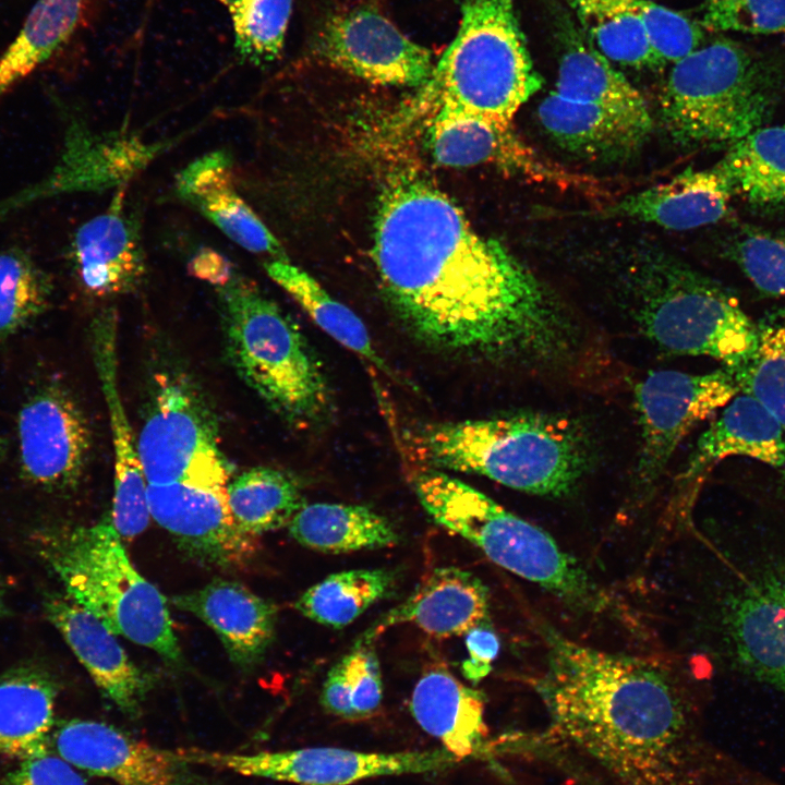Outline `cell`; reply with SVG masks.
<instances>
[{"label": "cell", "mask_w": 785, "mask_h": 785, "mask_svg": "<svg viewBox=\"0 0 785 785\" xmlns=\"http://www.w3.org/2000/svg\"><path fill=\"white\" fill-rule=\"evenodd\" d=\"M373 258L396 317L430 349L532 367L575 352L577 329L558 299L418 171L384 184Z\"/></svg>", "instance_id": "obj_1"}, {"label": "cell", "mask_w": 785, "mask_h": 785, "mask_svg": "<svg viewBox=\"0 0 785 785\" xmlns=\"http://www.w3.org/2000/svg\"><path fill=\"white\" fill-rule=\"evenodd\" d=\"M507 753L551 763L575 785H697L689 699L665 665L602 671L546 710Z\"/></svg>", "instance_id": "obj_2"}, {"label": "cell", "mask_w": 785, "mask_h": 785, "mask_svg": "<svg viewBox=\"0 0 785 785\" xmlns=\"http://www.w3.org/2000/svg\"><path fill=\"white\" fill-rule=\"evenodd\" d=\"M416 440L435 468L481 475L545 497L572 493L593 454L588 434L576 421L541 412L428 424Z\"/></svg>", "instance_id": "obj_3"}, {"label": "cell", "mask_w": 785, "mask_h": 785, "mask_svg": "<svg viewBox=\"0 0 785 785\" xmlns=\"http://www.w3.org/2000/svg\"><path fill=\"white\" fill-rule=\"evenodd\" d=\"M411 485L437 524L475 545L496 565L547 591L569 611L593 617L623 615L613 594L542 528L436 469L419 472Z\"/></svg>", "instance_id": "obj_4"}, {"label": "cell", "mask_w": 785, "mask_h": 785, "mask_svg": "<svg viewBox=\"0 0 785 785\" xmlns=\"http://www.w3.org/2000/svg\"><path fill=\"white\" fill-rule=\"evenodd\" d=\"M630 253L621 288L649 340L671 353L709 357L732 369L748 361L757 325L732 292L666 253Z\"/></svg>", "instance_id": "obj_5"}, {"label": "cell", "mask_w": 785, "mask_h": 785, "mask_svg": "<svg viewBox=\"0 0 785 785\" xmlns=\"http://www.w3.org/2000/svg\"><path fill=\"white\" fill-rule=\"evenodd\" d=\"M782 78L773 61L716 39L673 63L661 95V121L684 148H727L764 125Z\"/></svg>", "instance_id": "obj_6"}, {"label": "cell", "mask_w": 785, "mask_h": 785, "mask_svg": "<svg viewBox=\"0 0 785 785\" xmlns=\"http://www.w3.org/2000/svg\"><path fill=\"white\" fill-rule=\"evenodd\" d=\"M515 0H463L455 37L422 104L433 116H468L510 124L542 86L516 15Z\"/></svg>", "instance_id": "obj_7"}, {"label": "cell", "mask_w": 785, "mask_h": 785, "mask_svg": "<svg viewBox=\"0 0 785 785\" xmlns=\"http://www.w3.org/2000/svg\"><path fill=\"white\" fill-rule=\"evenodd\" d=\"M218 288L227 354L238 375L290 423L315 425L328 419L327 378L293 319L235 273Z\"/></svg>", "instance_id": "obj_8"}, {"label": "cell", "mask_w": 785, "mask_h": 785, "mask_svg": "<svg viewBox=\"0 0 785 785\" xmlns=\"http://www.w3.org/2000/svg\"><path fill=\"white\" fill-rule=\"evenodd\" d=\"M43 554L68 596L114 635L182 663L166 597L134 568L108 519L52 534Z\"/></svg>", "instance_id": "obj_9"}, {"label": "cell", "mask_w": 785, "mask_h": 785, "mask_svg": "<svg viewBox=\"0 0 785 785\" xmlns=\"http://www.w3.org/2000/svg\"><path fill=\"white\" fill-rule=\"evenodd\" d=\"M147 484L225 491L229 466L214 421L201 397L182 377L159 373L148 415L136 443Z\"/></svg>", "instance_id": "obj_10"}, {"label": "cell", "mask_w": 785, "mask_h": 785, "mask_svg": "<svg viewBox=\"0 0 785 785\" xmlns=\"http://www.w3.org/2000/svg\"><path fill=\"white\" fill-rule=\"evenodd\" d=\"M192 765L232 771L244 776L297 785H350L387 775L442 772L462 764L446 749L404 752H362L335 747H311L257 753H230L200 748L177 750Z\"/></svg>", "instance_id": "obj_11"}, {"label": "cell", "mask_w": 785, "mask_h": 785, "mask_svg": "<svg viewBox=\"0 0 785 785\" xmlns=\"http://www.w3.org/2000/svg\"><path fill=\"white\" fill-rule=\"evenodd\" d=\"M739 391L734 372L727 366L702 374L654 371L639 382L633 392L640 427L637 491L645 495L686 435Z\"/></svg>", "instance_id": "obj_12"}, {"label": "cell", "mask_w": 785, "mask_h": 785, "mask_svg": "<svg viewBox=\"0 0 785 785\" xmlns=\"http://www.w3.org/2000/svg\"><path fill=\"white\" fill-rule=\"evenodd\" d=\"M313 52L334 68L386 86L422 87L436 63L426 47L369 5L330 16L314 39Z\"/></svg>", "instance_id": "obj_13"}, {"label": "cell", "mask_w": 785, "mask_h": 785, "mask_svg": "<svg viewBox=\"0 0 785 785\" xmlns=\"http://www.w3.org/2000/svg\"><path fill=\"white\" fill-rule=\"evenodd\" d=\"M146 494L150 517L193 559L222 569L241 568L252 560L256 536L234 520L227 490L147 484Z\"/></svg>", "instance_id": "obj_14"}, {"label": "cell", "mask_w": 785, "mask_h": 785, "mask_svg": "<svg viewBox=\"0 0 785 785\" xmlns=\"http://www.w3.org/2000/svg\"><path fill=\"white\" fill-rule=\"evenodd\" d=\"M73 766L119 785H204L177 751L158 749L97 721L53 726L49 750Z\"/></svg>", "instance_id": "obj_15"}, {"label": "cell", "mask_w": 785, "mask_h": 785, "mask_svg": "<svg viewBox=\"0 0 785 785\" xmlns=\"http://www.w3.org/2000/svg\"><path fill=\"white\" fill-rule=\"evenodd\" d=\"M427 147L439 165L466 167L495 165L532 181L558 188L589 190L593 178L573 173L527 145L504 124L468 116H433L427 125Z\"/></svg>", "instance_id": "obj_16"}, {"label": "cell", "mask_w": 785, "mask_h": 785, "mask_svg": "<svg viewBox=\"0 0 785 785\" xmlns=\"http://www.w3.org/2000/svg\"><path fill=\"white\" fill-rule=\"evenodd\" d=\"M20 464L24 475L44 487L73 484L90 448L87 421L61 388L47 386L21 408L17 421Z\"/></svg>", "instance_id": "obj_17"}, {"label": "cell", "mask_w": 785, "mask_h": 785, "mask_svg": "<svg viewBox=\"0 0 785 785\" xmlns=\"http://www.w3.org/2000/svg\"><path fill=\"white\" fill-rule=\"evenodd\" d=\"M720 628L733 661L785 695V600L756 567L722 601Z\"/></svg>", "instance_id": "obj_18"}, {"label": "cell", "mask_w": 785, "mask_h": 785, "mask_svg": "<svg viewBox=\"0 0 785 785\" xmlns=\"http://www.w3.org/2000/svg\"><path fill=\"white\" fill-rule=\"evenodd\" d=\"M64 150L50 181L51 193L106 192L130 185L159 156L186 133L147 141L126 125L94 131L75 121L67 130Z\"/></svg>", "instance_id": "obj_19"}, {"label": "cell", "mask_w": 785, "mask_h": 785, "mask_svg": "<svg viewBox=\"0 0 785 785\" xmlns=\"http://www.w3.org/2000/svg\"><path fill=\"white\" fill-rule=\"evenodd\" d=\"M129 185L114 191L105 212L74 233L71 261L82 288L97 298L135 290L146 273L141 224L128 205Z\"/></svg>", "instance_id": "obj_20"}, {"label": "cell", "mask_w": 785, "mask_h": 785, "mask_svg": "<svg viewBox=\"0 0 785 785\" xmlns=\"http://www.w3.org/2000/svg\"><path fill=\"white\" fill-rule=\"evenodd\" d=\"M117 315L112 310L93 323L92 349L105 397L114 454V494L110 522L120 538L132 539L148 526L147 483L118 386Z\"/></svg>", "instance_id": "obj_21"}, {"label": "cell", "mask_w": 785, "mask_h": 785, "mask_svg": "<svg viewBox=\"0 0 785 785\" xmlns=\"http://www.w3.org/2000/svg\"><path fill=\"white\" fill-rule=\"evenodd\" d=\"M174 191L242 249L271 259L287 258L281 242L240 191L228 150H212L192 160L176 174Z\"/></svg>", "instance_id": "obj_22"}, {"label": "cell", "mask_w": 785, "mask_h": 785, "mask_svg": "<svg viewBox=\"0 0 785 785\" xmlns=\"http://www.w3.org/2000/svg\"><path fill=\"white\" fill-rule=\"evenodd\" d=\"M536 113L543 130L560 148L590 161L631 157L653 129L650 111L573 101L555 92L542 100Z\"/></svg>", "instance_id": "obj_23"}, {"label": "cell", "mask_w": 785, "mask_h": 785, "mask_svg": "<svg viewBox=\"0 0 785 785\" xmlns=\"http://www.w3.org/2000/svg\"><path fill=\"white\" fill-rule=\"evenodd\" d=\"M47 614L104 696L125 715L138 716L150 680L130 661L114 633L69 596L51 599Z\"/></svg>", "instance_id": "obj_24"}, {"label": "cell", "mask_w": 785, "mask_h": 785, "mask_svg": "<svg viewBox=\"0 0 785 785\" xmlns=\"http://www.w3.org/2000/svg\"><path fill=\"white\" fill-rule=\"evenodd\" d=\"M171 602L208 625L231 662L242 671L256 667L275 638L276 605L239 582L216 579L201 589L172 596Z\"/></svg>", "instance_id": "obj_25"}, {"label": "cell", "mask_w": 785, "mask_h": 785, "mask_svg": "<svg viewBox=\"0 0 785 785\" xmlns=\"http://www.w3.org/2000/svg\"><path fill=\"white\" fill-rule=\"evenodd\" d=\"M734 195L730 180L717 161L705 169L688 168L669 181L627 195L599 214L688 230L721 220Z\"/></svg>", "instance_id": "obj_26"}, {"label": "cell", "mask_w": 785, "mask_h": 785, "mask_svg": "<svg viewBox=\"0 0 785 785\" xmlns=\"http://www.w3.org/2000/svg\"><path fill=\"white\" fill-rule=\"evenodd\" d=\"M488 604V590L475 575L457 567L435 568L408 599L385 614L358 642L372 643L387 628L404 623L434 637L466 635L490 621Z\"/></svg>", "instance_id": "obj_27"}, {"label": "cell", "mask_w": 785, "mask_h": 785, "mask_svg": "<svg viewBox=\"0 0 785 785\" xmlns=\"http://www.w3.org/2000/svg\"><path fill=\"white\" fill-rule=\"evenodd\" d=\"M700 435L680 473L689 484L721 460L741 456L785 469V430L756 398L739 391Z\"/></svg>", "instance_id": "obj_28"}, {"label": "cell", "mask_w": 785, "mask_h": 785, "mask_svg": "<svg viewBox=\"0 0 785 785\" xmlns=\"http://www.w3.org/2000/svg\"><path fill=\"white\" fill-rule=\"evenodd\" d=\"M486 697L442 668L424 673L414 686L410 710L421 728L462 759L487 754Z\"/></svg>", "instance_id": "obj_29"}, {"label": "cell", "mask_w": 785, "mask_h": 785, "mask_svg": "<svg viewBox=\"0 0 785 785\" xmlns=\"http://www.w3.org/2000/svg\"><path fill=\"white\" fill-rule=\"evenodd\" d=\"M56 698L41 672L24 668L0 678V754L24 760L49 751Z\"/></svg>", "instance_id": "obj_30"}, {"label": "cell", "mask_w": 785, "mask_h": 785, "mask_svg": "<svg viewBox=\"0 0 785 785\" xmlns=\"http://www.w3.org/2000/svg\"><path fill=\"white\" fill-rule=\"evenodd\" d=\"M289 532L301 545L329 554L389 547L399 542L386 517L352 504H304L289 522Z\"/></svg>", "instance_id": "obj_31"}, {"label": "cell", "mask_w": 785, "mask_h": 785, "mask_svg": "<svg viewBox=\"0 0 785 785\" xmlns=\"http://www.w3.org/2000/svg\"><path fill=\"white\" fill-rule=\"evenodd\" d=\"M735 195L763 209L785 208V125H763L718 160Z\"/></svg>", "instance_id": "obj_32"}, {"label": "cell", "mask_w": 785, "mask_h": 785, "mask_svg": "<svg viewBox=\"0 0 785 785\" xmlns=\"http://www.w3.org/2000/svg\"><path fill=\"white\" fill-rule=\"evenodd\" d=\"M264 268L269 278L288 292L323 331L390 374L389 367L373 346L363 321L331 297L313 276L288 258L269 259Z\"/></svg>", "instance_id": "obj_33"}, {"label": "cell", "mask_w": 785, "mask_h": 785, "mask_svg": "<svg viewBox=\"0 0 785 785\" xmlns=\"http://www.w3.org/2000/svg\"><path fill=\"white\" fill-rule=\"evenodd\" d=\"M564 37L554 90L557 95L573 101L649 112L640 92L594 46L573 29H567Z\"/></svg>", "instance_id": "obj_34"}, {"label": "cell", "mask_w": 785, "mask_h": 785, "mask_svg": "<svg viewBox=\"0 0 785 785\" xmlns=\"http://www.w3.org/2000/svg\"><path fill=\"white\" fill-rule=\"evenodd\" d=\"M83 0H37L0 56V97L45 63L71 38Z\"/></svg>", "instance_id": "obj_35"}, {"label": "cell", "mask_w": 785, "mask_h": 785, "mask_svg": "<svg viewBox=\"0 0 785 785\" xmlns=\"http://www.w3.org/2000/svg\"><path fill=\"white\" fill-rule=\"evenodd\" d=\"M227 494L234 520L255 536L289 524L304 505L298 480L270 467L242 472L229 482Z\"/></svg>", "instance_id": "obj_36"}, {"label": "cell", "mask_w": 785, "mask_h": 785, "mask_svg": "<svg viewBox=\"0 0 785 785\" xmlns=\"http://www.w3.org/2000/svg\"><path fill=\"white\" fill-rule=\"evenodd\" d=\"M394 578L392 572L386 569L331 573L300 595L294 607L315 623L343 628L386 597L394 587Z\"/></svg>", "instance_id": "obj_37"}, {"label": "cell", "mask_w": 785, "mask_h": 785, "mask_svg": "<svg viewBox=\"0 0 785 785\" xmlns=\"http://www.w3.org/2000/svg\"><path fill=\"white\" fill-rule=\"evenodd\" d=\"M567 1L594 48L608 61L632 68L662 62L638 16L619 0Z\"/></svg>", "instance_id": "obj_38"}, {"label": "cell", "mask_w": 785, "mask_h": 785, "mask_svg": "<svg viewBox=\"0 0 785 785\" xmlns=\"http://www.w3.org/2000/svg\"><path fill=\"white\" fill-rule=\"evenodd\" d=\"M752 355L734 372L739 390L761 402L785 430V307L756 323Z\"/></svg>", "instance_id": "obj_39"}, {"label": "cell", "mask_w": 785, "mask_h": 785, "mask_svg": "<svg viewBox=\"0 0 785 785\" xmlns=\"http://www.w3.org/2000/svg\"><path fill=\"white\" fill-rule=\"evenodd\" d=\"M230 16L234 50L243 62L263 67L283 51L293 0H219Z\"/></svg>", "instance_id": "obj_40"}, {"label": "cell", "mask_w": 785, "mask_h": 785, "mask_svg": "<svg viewBox=\"0 0 785 785\" xmlns=\"http://www.w3.org/2000/svg\"><path fill=\"white\" fill-rule=\"evenodd\" d=\"M52 282L23 250L0 252V339L33 323L47 310Z\"/></svg>", "instance_id": "obj_41"}, {"label": "cell", "mask_w": 785, "mask_h": 785, "mask_svg": "<svg viewBox=\"0 0 785 785\" xmlns=\"http://www.w3.org/2000/svg\"><path fill=\"white\" fill-rule=\"evenodd\" d=\"M726 254L760 292L785 298V232L742 230Z\"/></svg>", "instance_id": "obj_42"}, {"label": "cell", "mask_w": 785, "mask_h": 785, "mask_svg": "<svg viewBox=\"0 0 785 785\" xmlns=\"http://www.w3.org/2000/svg\"><path fill=\"white\" fill-rule=\"evenodd\" d=\"M638 16L661 61L676 62L704 39L703 26L681 13L651 0H619Z\"/></svg>", "instance_id": "obj_43"}, {"label": "cell", "mask_w": 785, "mask_h": 785, "mask_svg": "<svg viewBox=\"0 0 785 785\" xmlns=\"http://www.w3.org/2000/svg\"><path fill=\"white\" fill-rule=\"evenodd\" d=\"M702 26L714 32L785 34V0H705Z\"/></svg>", "instance_id": "obj_44"}, {"label": "cell", "mask_w": 785, "mask_h": 785, "mask_svg": "<svg viewBox=\"0 0 785 785\" xmlns=\"http://www.w3.org/2000/svg\"><path fill=\"white\" fill-rule=\"evenodd\" d=\"M354 720L372 716L383 700L379 662L371 643L358 642L341 660Z\"/></svg>", "instance_id": "obj_45"}, {"label": "cell", "mask_w": 785, "mask_h": 785, "mask_svg": "<svg viewBox=\"0 0 785 785\" xmlns=\"http://www.w3.org/2000/svg\"><path fill=\"white\" fill-rule=\"evenodd\" d=\"M68 761L49 751L22 760L8 785H88Z\"/></svg>", "instance_id": "obj_46"}, {"label": "cell", "mask_w": 785, "mask_h": 785, "mask_svg": "<svg viewBox=\"0 0 785 785\" xmlns=\"http://www.w3.org/2000/svg\"><path fill=\"white\" fill-rule=\"evenodd\" d=\"M469 657L461 669L466 679L478 684L492 669V663L499 651V640L490 621L478 625L466 633Z\"/></svg>", "instance_id": "obj_47"}, {"label": "cell", "mask_w": 785, "mask_h": 785, "mask_svg": "<svg viewBox=\"0 0 785 785\" xmlns=\"http://www.w3.org/2000/svg\"><path fill=\"white\" fill-rule=\"evenodd\" d=\"M188 267L193 277L217 288L227 285L234 275L227 257L210 247H201L193 255Z\"/></svg>", "instance_id": "obj_48"}, {"label": "cell", "mask_w": 785, "mask_h": 785, "mask_svg": "<svg viewBox=\"0 0 785 785\" xmlns=\"http://www.w3.org/2000/svg\"><path fill=\"white\" fill-rule=\"evenodd\" d=\"M756 568L762 572L785 600V553L768 555Z\"/></svg>", "instance_id": "obj_49"}, {"label": "cell", "mask_w": 785, "mask_h": 785, "mask_svg": "<svg viewBox=\"0 0 785 785\" xmlns=\"http://www.w3.org/2000/svg\"><path fill=\"white\" fill-rule=\"evenodd\" d=\"M3 454H4V442H3V439L0 437V461H1V458H2Z\"/></svg>", "instance_id": "obj_50"}, {"label": "cell", "mask_w": 785, "mask_h": 785, "mask_svg": "<svg viewBox=\"0 0 785 785\" xmlns=\"http://www.w3.org/2000/svg\"><path fill=\"white\" fill-rule=\"evenodd\" d=\"M0 604H1V601H0Z\"/></svg>", "instance_id": "obj_51"}]
</instances>
